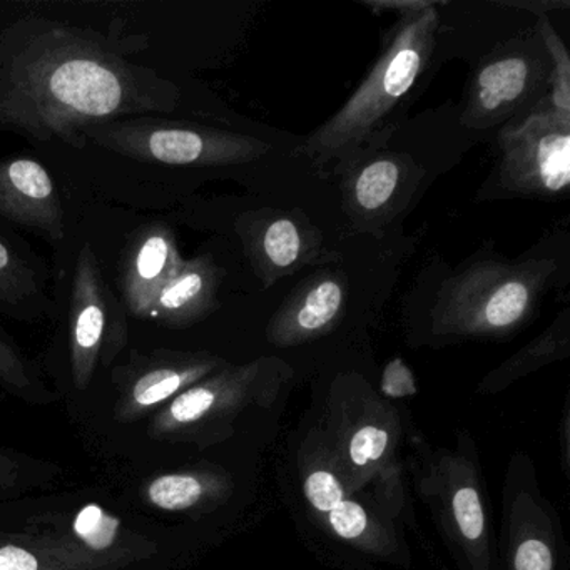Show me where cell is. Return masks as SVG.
I'll use <instances>...</instances> for the list:
<instances>
[{"label":"cell","instance_id":"obj_10","mask_svg":"<svg viewBox=\"0 0 570 570\" xmlns=\"http://www.w3.org/2000/svg\"><path fill=\"white\" fill-rule=\"evenodd\" d=\"M420 492L472 570H489V517L475 463L462 450L443 453L420 475Z\"/></svg>","mask_w":570,"mask_h":570},{"label":"cell","instance_id":"obj_23","mask_svg":"<svg viewBox=\"0 0 570 570\" xmlns=\"http://www.w3.org/2000/svg\"><path fill=\"white\" fill-rule=\"evenodd\" d=\"M0 386L6 392L36 405L55 402L56 395L42 382L38 368L24 353L0 333Z\"/></svg>","mask_w":570,"mask_h":570},{"label":"cell","instance_id":"obj_18","mask_svg":"<svg viewBox=\"0 0 570 570\" xmlns=\"http://www.w3.org/2000/svg\"><path fill=\"white\" fill-rule=\"evenodd\" d=\"M507 549L509 570H557L556 529L535 490H509Z\"/></svg>","mask_w":570,"mask_h":570},{"label":"cell","instance_id":"obj_16","mask_svg":"<svg viewBox=\"0 0 570 570\" xmlns=\"http://www.w3.org/2000/svg\"><path fill=\"white\" fill-rule=\"evenodd\" d=\"M539 62L527 55H502L480 66L470 88L465 121L492 126L515 112L535 89Z\"/></svg>","mask_w":570,"mask_h":570},{"label":"cell","instance_id":"obj_22","mask_svg":"<svg viewBox=\"0 0 570 570\" xmlns=\"http://www.w3.org/2000/svg\"><path fill=\"white\" fill-rule=\"evenodd\" d=\"M402 176V163L390 156L366 161L350 178V199L363 215H379L395 198Z\"/></svg>","mask_w":570,"mask_h":570},{"label":"cell","instance_id":"obj_29","mask_svg":"<svg viewBox=\"0 0 570 570\" xmlns=\"http://www.w3.org/2000/svg\"><path fill=\"white\" fill-rule=\"evenodd\" d=\"M563 429H562V440H563V449H562V452H563V460H566V462L563 463H569V459H570V455H569V415H567L566 413V416H563Z\"/></svg>","mask_w":570,"mask_h":570},{"label":"cell","instance_id":"obj_11","mask_svg":"<svg viewBox=\"0 0 570 570\" xmlns=\"http://www.w3.org/2000/svg\"><path fill=\"white\" fill-rule=\"evenodd\" d=\"M228 365L208 352L159 348L149 355L131 352L128 363L112 370L116 386L115 419L135 423L155 415L166 403L195 383Z\"/></svg>","mask_w":570,"mask_h":570},{"label":"cell","instance_id":"obj_13","mask_svg":"<svg viewBox=\"0 0 570 570\" xmlns=\"http://www.w3.org/2000/svg\"><path fill=\"white\" fill-rule=\"evenodd\" d=\"M185 258L171 226L148 223L129 236L119 262L118 288L126 313L146 320L156 293L178 272Z\"/></svg>","mask_w":570,"mask_h":570},{"label":"cell","instance_id":"obj_26","mask_svg":"<svg viewBox=\"0 0 570 570\" xmlns=\"http://www.w3.org/2000/svg\"><path fill=\"white\" fill-rule=\"evenodd\" d=\"M28 482V460L11 450L0 449V497L14 493Z\"/></svg>","mask_w":570,"mask_h":570},{"label":"cell","instance_id":"obj_2","mask_svg":"<svg viewBox=\"0 0 570 570\" xmlns=\"http://www.w3.org/2000/svg\"><path fill=\"white\" fill-rule=\"evenodd\" d=\"M439 6L400 14L382 55L352 98L315 132L302 153L315 165H352L363 145L382 136L390 116L409 98L429 65L439 35Z\"/></svg>","mask_w":570,"mask_h":570},{"label":"cell","instance_id":"obj_1","mask_svg":"<svg viewBox=\"0 0 570 570\" xmlns=\"http://www.w3.org/2000/svg\"><path fill=\"white\" fill-rule=\"evenodd\" d=\"M178 98L98 32L24 18L0 36V128L85 148L89 126L173 112Z\"/></svg>","mask_w":570,"mask_h":570},{"label":"cell","instance_id":"obj_9","mask_svg":"<svg viewBox=\"0 0 570 570\" xmlns=\"http://www.w3.org/2000/svg\"><path fill=\"white\" fill-rule=\"evenodd\" d=\"M500 175L507 189L559 196L570 185V121L550 106L537 108L499 135Z\"/></svg>","mask_w":570,"mask_h":570},{"label":"cell","instance_id":"obj_5","mask_svg":"<svg viewBox=\"0 0 570 570\" xmlns=\"http://www.w3.org/2000/svg\"><path fill=\"white\" fill-rule=\"evenodd\" d=\"M326 412L323 430L346 490L355 495L376 480L396 483L402 422L395 406L362 375L345 373L333 380Z\"/></svg>","mask_w":570,"mask_h":570},{"label":"cell","instance_id":"obj_25","mask_svg":"<svg viewBox=\"0 0 570 570\" xmlns=\"http://www.w3.org/2000/svg\"><path fill=\"white\" fill-rule=\"evenodd\" d=\"M263 255L273 268H293L303 255V236L288 218H278L266 226L262 238Z\"/></svg>","mask_w":570,"mask_h":570},{"label":"cell","instance_id":"obj_6","mask_svg":"<svg viewBox=\"0 0 570 570\" xmlns=\"http://www.w3.org/2000/svg\"><path fill=\"white\" fill-rule=\"evenodd\" d=\"M86 141L132 161L165 166H232L255 161L272 146L252 136L155 116L115 119L89 126Z\"/></svg>","mask_w":570,"mask_h":570},{"label":"cell","instance_id":"obj_4","mask_svg":"<svg viewBox=\"0 0 570 570\" xmlns=\"http://www.w3.org/2000/svg\"><path fill=\"white\" fill-rule=\"evenodd\" d=\"M556 265L480 262L450 278L433 308V332L455 338H502L532 316Z\"/></svg>","mask_w":570,"mask_h":570},{"label":"cell","instance_id":"obj_20","mask_svg":"<svg viewBox=\"0 0 570 570\" xmlns=\"http://www.w3.org/2000/svg\"><path fill=\"white\" fill-rule=\"evenodd\" d=\"M48 309L45 263L0 232V313L35 322Z\"/></svg>","mask_w":570,"mask_h":570},{"label":"cell","instance_id":"obj_3","mask_svg":"<svg viewBox=\"0 0 570 570\" xmlns=\"http://www.w3.org/2000/svg\"><path fill=\"white\" fill-rule=\"evenodd\" d=\"M292 376V366L275 356L228 363L158 410L148 435L159 442L216 445L235 433L243 413L272 406Z\"/></svg>","mask_w":570,"mask_h":570},{"label":"cell","instance_id":"obj_30","mask_svg":"<svg viewBox=\"0 0 570 570\" xmlns=\"http://www.w3.org/2000/svg\"><path fill=\"white\" fill-rule=\"evenodd\" d=\"M6 537H8L6 533H0V540L6 539Z\"/></svg>","mask_w":570,"mask_h":570},{"label":"cell","instance_id":"obj_12","mask_svg":"<svg viewBox=\"0 0 570 570\" xmlns=\"http://www.w3.org/2000/svg\"><path fill=\"white\" fill-rule=\"evenodd\" d=\"M0 218L52 242L65 239L61 196L55 179L38 159L28 156L0 159Z\"/></svg>","mask_w":570,"mask_h":570},{"label":"cell","instance_id":"obj_28","mask_svg":"<svg viewBox=\"0 0 570 570\" xmlns=\"http://www.w3.org/2000/svg\"><path fill=\"white\" fill-rule=\"evenodd\" d=\"M368 8L375 9V11H396L399 14H405V12L420 11V9L432 8V6H440L443 2H435V0H410V2H393V0H382V2H363Z\"/></svg>","mask_w":570,"mask_h":570},{"label":"cell","instance_id":"obj_19","mask_svg":"<svg viewBox=\"0 0 570 570\" xmlns=\"http://www.w3.org/2000/svg\"><path fill=\"white\" fill-rule=\"evenodd\" d=\"M232 493V479L218 469L161 473L141 489L142 500L166 513H208L223 505Z\"/></svg>","mask_w":570,"mask_h":570},{"label":"cell","instance_id":"obj_27","mask_svg":"<svg viewBox=\"0 0 570 570\" xmlns=\"http://www.w3.org/2000/svg\"><path fill=\"white\" fill-rule=\"evenodd\" d=\"M383 389L395 396L409 393L413 389L412 373L403 365L402 360H395L386 366L385 375H383Z\"/></svg>","mask_w":570,"mask_h":570},{"label":"cell","instance_id":"obj_8","mask_svg":"<svg viewBox=\"0 0 570 570\" xmlns=\"http://www.w3.org/2000/svg\"><path fill=\"white\" fill-rule=\"evenodd\" d=\"M69 295V368L72 385L82 392L129 338L125 306L106 283L91 245L79 252Z\"/></svg>","mask_w":570,"mask_h":570},{"label":"cell","instance_id":"obj_21","mask_svg":"<svg viewBox=\"0 0 570 570\" xmlns=\"http://www.w3.org/2000/svg\"><path fill=\"white\" fill-rule=\"evenodd\" d=\"M569 312L566 309L542 335L490 372L480 382L479 393L495 395L535 370L566 360L569 356Z\"/></svg>","mask_w":570,"mask_h":570},{"label":"cell","instance_id":"obj_7","mask_svg":"<svg viewBox=\"0 0 570 570\" xmlns=\"http://www.w3.org/2000/svg\"><path fill=\"white\" fill-rule=\"evenodd\" d=\"M298 466L306 507L323 529L368 556L386 559L399 552V537L390 519L346 490L323 425L306 435Z\"/></svg>","mask_w":570,"mask_h":570},{"label":"cell","instance_id":"obj_15","mask_svg":"<svg viewBox=\"0 0 570 570\" xmlns=\"http://www.w3.org/2000/svg\"><path fill=\"white\" fill-rule=\"evenodd\" d=\"M346 303V283L332 273L312 276L283 303L266 336L279 348L313 342L335 328Z\"/></svg>","mask_w":570,"mask_h":570},{"label":"cell","instance_id":"obj_14","mask_svg":"<svg viewBox=\"0 0 570 570\" xmlns=\"http://www.w3.org/2000/svg\"><path fill=\"white\" fill-rule=\"evenodd\" d=\"M146 552H102L75 533L8 535L0 540V570H126Z\"/></svg>","mask_w":570,"mask_h":570},{"label":"cell","instance_id":"obj_17","mask_svg":"<svg viewBox=\"0 0 570 570\" xmlns=\"http://www.w3.org/2000/svg\"><path fill=\"white\" fill-rule=\"evenodd\" d=\"M222 269L209 256L185 259L149 305L146 320L181 330L202 322L218 309Z\"/></svg>","mask_w":570,"mask_h":570},{"label":"cell","instance_id":"obj_24","mask_svg":"<svg viewBox=\"0 0 570 570\" xmlns=\"http://www.w3.org/2000/svg\"><path fill=\"white\" fill-rule=\"evenodd\" d=\"M537 29L542 36L543 45L549 51L550 62V98L547 99V105L550 106L553 112L560 118L569 119L570 121V59L567 52L566 45H563L560 36L552 29L547 16H539L537 21Z\"/></svg>","mask_w":570,"mask_h":570}]
</instances>
